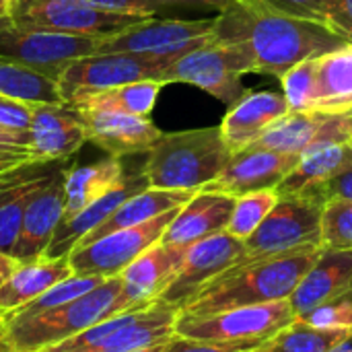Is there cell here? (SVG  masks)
I'll return each instance as SVG.
<instances>
[{
	"instance_id": "6da1fadb",
	"label": "cell",
	"mask_w": 352,
	"mask_h": 352,
	"mask_svg": "<svg viewBox=\"0 0 352 352\" xmlns=\"http://www.w3.org/2000/svg\"><path fill=\"white\" fill-rule=\"evenodd\" d=\"M214 39L243 47L250 72L285 76L297 64L316 60L349 43L324 25L287 16L258 4H233L219 10Z\"/></svg>"
},
{
	"instance_id": "7a4b0ae2",
	"label": "cell",
	"mask_w": 352,
	"mask_h": 352,
	"mask_svg": "<svg viewBox=\"0 0 352 352\" xmlns=\"http://www.w3.org/2000/svg\"><path fill=\"white\" fill-rule=\"evenodd\" d=\"M320 254L322 245L268 258H241L235 266L206 283L179 309V316L200 318L248 305L287 301Z\"/></svg>"
},
{
	"instance_id": "3957f363",
	"label": "cell",
	"mask_w": 352,
	"mask_h": 352,
	"mask_svg": "<svg viewBox=\"0 0 352 352\" xmlns=\"http://www.w3.org/2000/svg\"><path fill=\"white\" fill-rule=\"evenodd\" d=\"M130 309L136 307L124 297L122 276L105 278L97 289L56 309L25 318H0V349L4 352H41Z\"/></svg>"
},
{
	"instance_id": "277c9868",
	"label": "cell",
	"mask_w": 352,
	"mask_h": 352,
	"mask_svg": "<svg viewBox=\"0 0 352 352\" xmlns=\"http://www.w3.org/2000/svg\"><path fill=\"white\" fill-rule=\"evenodd\" d=\"M233 151L225 142L221 128H200L163 134L146 153L140 169L148 188L196 190L214 182L229 165Z\"/></svg>"
},
{
	"instance_id": "5b68a950",
	"label": "cell",
	"mask_w": 352,
	"mask_h": 352,
	"mask_svg": "<svg viewBox=\"0 0 352 352\" xmlns=\"http://www.w3.org/2000/svg\"><path fill=\"white\" fill-rule=\"evenodd\" d=\"M293 322H297V318L287 299L200 318L177 316L175 334L227 351L256 352Z\"/></svg>"
},
{
	"instance_id": "8992f818",
	"label": "cell",
	"mask_w": 352,
	"mask_h": 352,
	"mask_svg": "<svg viewBox=\"0 0 352 352\" xmlns=\"http://www.w3.org/2000/svg\"><path fill=\"white\" fill-rule=\"evenodd\" d=\"M177 58L179 56L130 52L93 54L64 64L56 74V80L64 103H70L87 93H99L140 80H159L165 85V72Z\"/></svg>"
},
{
	"instance_id": "52a82bcc",
	"label": "cell",
	"mask_w": 352,
	"mask_h": 352,
	"mask_svg": "<svg viewBox=\"0 0 352 352\" xmlns=\"http://www.w3.org/2000/svg\"><path fill=\"white\" fill-rule=\"evenodd\" d=\"M250 72V58L241 45L212 39L179 56L165 72V85L186 82L202 89L225 105L237 103L248 89L241 76Z\"/></svg>"
},
{
	"instance_id": "ba28073f",
	"label": "cell",
	"mask_w": 352,
	"mask_h": 352,
	"mask_svg": "<svg viewBox=\"0 0 352 352\" xmlns=\"http://www.w3.org/2000/svg\"><path fill=\"white\" fill-rule=\"evenodd\" d=\"M107 35H78L39 27L0 25V60L25 64L52 76L72 60L93 56Z\"/></svg>"
},
{
	"instance_id": "9c48e42d",
	"label": "cell",
	"mask_w": 352,
	"mask_h": 352,
	"mask_svg": "<svg viewBox=\"0 0 352 352\" xmlns=\"http://www.w3.org/2000/svg\"><path fill=\"white\" fill-rule=\"evenodd\" d=\"M324 204L305 196H278L264 223L245 239V256L268 258L322 245Z\"/></svg>"
},
{
	"instance_id": "30bf717a",
	"label": "cell",
	"mask_w": 352,
	"mask_h": 352,
	"mask_svg": "<svg viewBox=\"0 0 352 352\" xmlns=\"http://www.w3.org/2000/svg\"><path fill=\"white\" fill-rule=\"evenodd\" d=\"M146 19L151 16L105 10L87 0H14L8 23L78 35H113Z\"/></svg>"
},
{
	"instance_id": "8fae6325",
	"label": "cell",
	"mask_w": 352,
	"mask_h": 352,
	"mask_svg": "<svg viewBox=\"0 0 352 352\" xmlns=\"http://www.w3.org/2000/svg\"><path fill=\"white\" fill-rule=\"evenodd\" d=\"M214 35V19H146L130 25L113 35H107L97 54H155V56H184L208 41Z\"/></svg>"
},
{
	"instance_id": "7c38bea8",
	"label": "cell",
	"mask_w": 352,
	"mask_h": 352,
	"mask_svg": "<svg viewBox=\"0 0 352 352\" xmlns=\"http://www.w3.org/2000/svg\"><path fill=\"white\" fill-rule=\"evenodd\" d=\"M179 208L169 210L148 223L113 231L89 245L74 248L70 254V266L74 274L80 276H120L140 254L151 245L159 243L169 223L175 219Z\"/></svg>"
},
{
	"instance_id": "4fadbf2b",
	"label": "cell",
	"mask_w": 352,
	"mask_h": 352,
	"mask_svg": "<svg viewBox=\"0 0 352 352\" xmlns=\"http://www.w3.org/2000/svg\"><path fill=\"white\" fill-rule=\"evenodd\" d=\"M243 256H245V243L235 239L227 231L192 243L186 252L177 276L157 301L182 309L206 283H210L214 276L235 266Z\"/></svg>"
},
{
	"instance_id": "5bb4252c",
	"label": "cell",
	"mask_w": 352,
	"mask_h": 352,
	"mask_svg": "<svg viewBox=\"0 0 352 352\" xmlns=\"http://www.w3.org/2000/svg\"><path fill=\"white\" fill-rule=\"evenodd\" d=\"M70 165L68 159L58 165L47 179L39 186V190L31 196L19 239L12 250V260L16 264H27L43 258L62 217H64V206H66V173Z\"/></svg>"
},
{
	"instance_id": "9a60e30c",
	"label": "cell",
	"mask_w": 352,
	"mask_h": 352,
	"mask_svg": "<svg viewBox=\"0 0 352 352\" xmlns=\"http://www.w3.org/2000/svg\"><path fill=\"white\" fill-rule=\"evenodd\" d=\"M297 159L299 155L248 146L243 151L233 153L223 173L202 190L227 194L231 198H239L260 190H276V186L297 165Z\"/></svg>"
},
{
	"instance_id": "2e32d148",
	"label": "cell",
	"mask_w": 352,
	"mask_h": 352,
	"mask_svg": "<svg viewBox=\"0 0 352 352\" xmlns=\"http://www.w3.org/2000/svg\"><path fill=\"white\" fill-rule=\"evenodd\" d=\"M352 113H320V111H289L276 120L252 146L270 148L287 155H301L322 140H351Z\"/></svg>"
},
{
	"instance_id": "e0dca14e",
	"label": "cell",
	"mask_w": 352,
	"mask_h": 352,
	"mask_svg": "<svg viewBox=\"0 0 352 352\" xmlns=\"http://www.w3.org/2000/svg\"><path fill=\"white\" fill-rule=\"evenodd\" d=\"M85 128L87 142H93L111 157H128L148 153L163 132L148 120L130 116L116 109H78Z\"/></svg>"
},
{
	"instance_id": "ac0fdd59",
	"label": "cell",
	"mask_w": 352,
	"mask_h": 352,
	"mask_svg": "<svg viewBox=\"0 0 352 352\" xmlns=\"http://www.w3.org/2000/svg\"><path fill=\"white\" fill-rule=\"evenodd\" d=\"M29 138L35 161H64L87 142V128L74 105L41 103L33 107Z\"/></svg>"
},
{
	"instance_id": "d6986e66",
	"label": "cell",
	"mask_w": 352,
	"mask_h": 352,
	"mask_svg": "<svg viewBox=\"0 0 352 352\" xmlns=\"http://www.w3.org/2000/svg\"><path fill=\"white\" fill-rule=\"evenodd\" d=\"M188 248L155 243L140 254L120 276L124 297L132 307H144L155 303L163 291L177 276Z\"/></svg>"
},
{
	"instance_id": "ffe728a7",
	"label": "cell",
	"mask_w": 352,
	"mask_h": 352,
	"mask_svg": "<svg viewBox=\"0 0 352 352\" xmlns=\"http://www.w3.org/2000/svg\"><path fill=\"white\" fill-rule=\"evenodd\" d=\"M66 161V159H64ZM64 161H29L0 173V252L12 256L25 208L47 175Z\"/></svg>"
},
{
	"instance_id": "44dd1931",
	"label": "cell",
	"mask_w": 352,
	"mask_h": 352,
	"mask_svg": "<svg viewBox=\"0 0 352 352\" xmlns=\"http://www.w3.org/2000/svg\"><path fill=\"white\" fill-rule=\"evenodd\" d=\"M148 188V182L144 177L142 171L138 173H126L122 177V182L118 186H113L107 194H103L101 198H97L95 202H91L87 208H82L80 212H76L70 219H62L43 258H64L70 256L72 250L93 231L97 229L120 204H124L128 198H132L134 194L142 192Z\"/></svg>"
},
{
	"instance_id": "7402d4cb",
	"label": "cell",
	"mask_w": 352,
	"mask_h": 352,
	"mask_svg": "<svg viewBox=\"0 0 352 352\" xmlns=\"http://www.w3.org/2000/svg\"><path fill=\"white\" fill-rule=\"evenodd\" d=\"M291 111L283 93L248 91L221 122V134L233 153L252 146L276 120Z\"/></svg>"
},
{
	"instance_id": "603a6c76",
	"label": "cell",
	"mask_w": 352,
	"mask_h": 352,
	"mask_svg": "<svg viewBox=\"0 0 352 352\" xmlns=\"http://www.w3.org/2000/svg\"><path fill=\"white\" fill-rule=\"evenodd\" d=\"M352 165L351 140H322L305 148L291 173L276 186L278 196L314 198L318 190Z\"/></svg>"
},
{
	"instance_id": "cb8c5ba5",
	"label": "cell",
	"mask_w": 352,
	"mask_h": 352,
	"mask_svg": "<svg viewBox=\"0 0 352 352\" xmlns=\"http://www.w3.org/2000/svg\"><path fill=\"white\" fill-rule=\"evenodd\" d=\"M233 206L235 198L219 192L200 190L188 204L177 210L175 219L165 229L161 241L169 245L190 248L200 239L223 233L227 231V225L231 221Z\"/></svg>"
},
{
	"instance_id": "d4e9b609",
	"label": "cell",
	"mask_w": 352,
	"mask_h": 352,
	"mask_svg": "<svg viewBox=\"0 0 352 352\" xmlns=\"http://www.w3.org/2000/svg\"><path fill=\"white\" fill-rule=\"evenodd\" d=\"M352 278V250H326L297 285L289 303L297 320H303L320 305L346 291Z\"/></svg>"
},
{
	"instance_id": "484cf974",
	"label": "cell",
	"mask_w": 352,
	"mask_h": 352,
	"mask_svg": "<svg viewBox=\"0 0 352 352\" xmlns=\"http://www.w3.org/2000/svg\"><path fill=\"white\" fill-rule=\"evenodd\" d=\"M177 316V307L155 301L136 309L134 316L111 336L85 352H138L157 344H165L175 334Z\"/></svg>"
},
{
	"instance_id": "4316f807",
	"label": "cell",
	"mask_w": 352,
	"mask_h": 352,
	"mask_svg": "<svg viewBox=\"0 0 352 352\" xmlns=\"http://www.w3.org/2000/svg\"><path fill=\"white\" fill-rule=\"evenodd\" d=\"M196 190H159V188H146L132 198H128L124 204H120L97 229H93L76 248L89 245L113 231L136 227L142 223H148L169 210L182 208L194 198Z\"/></svg>"
},
{
	"instance_id": "83f0119b",
	"label": "cell",
	"mask_w": 352,
	"mask_h": 352,
	"mask_svg": "<svg viewBox=\"0 0 352 352\" xmlns=\"http://www.w3.org/2000/svg\"><path fill=\"white\" fill-rule=\"evenodd\" d=\"M72 274L70 256L39 258L35 262L16 264L14 272L0 287V318L27 305Z\"/></svg>"
},
{
	"instance_id": "f1b7e54d",
	"label": "cell",
	"mask_w": 352,
	"mask_h": 352,
	"mask_svg": "<svg viewBox=\"0 0 352 352\" xmlns=\"http://www.w3.org/2000/svg\"><path fill=\"white\" fill-rule=\"evenodd\" d=\"M314 111L352 113V43L316 58Z\"/></svg>"
},
{
	"instance_id": "f546056e",
	"label": "cell",
	"mask_w": 352,
	"mask_h": 352,
	"mask_svg": "<svg viewBox=\"0 0 352 352\" xmlns=\"http://www.w3.org/2000/svg\"><path fill=\"white\" fill-rule=\"evenodd\" d=\"M124 175L122 159L111 155L89 165L70 167L66 173V206L62 219H70L87 208L91 202L118 186Z\"/></svg>"
},
{
	"instance_id": "4dcf8cb0",
	"label": "cell",
	"mask_w": 352,
	"mask_h": 352,
	"mask_svg": "<svg viewBox=\"0 0 352 352\" xmlns=\"http://www.w3.org/2000/svg\"><path fill=\"white\" fill-rule=\"evenodd\" d=\"M163 82L159 80H140L122 87H113L99 93H87L70 101L78 109H116L138 118H148L155 109L159 91Z\"/></svg>"
},
{
	"instance_id": "1f68e13d",
	"label": "cell",
	"mask_w": 352,
	"mask_h": 352,
	"mask_svg": "<svg viewBox=\"0 0 352 352\" xmlns=\"http://www.w3.org/2000/svg\"><path fill=\"white\" fill-rule=\"evenodd\" d=\"M0 95L31 105L64 103L56 76L25 64L4 60H0Z\"/></svg>"
},
{
	"instance_id": "d6a6232c",
	"label": "cell",
	"mask_w": 352,
	"mask_h": 352,
	"mask_svg": "<svg viewBox=\"0 0 352 352\" xmlns=\"http://www.w3.org/2000/svg\"><path fill=\"white\" fill-rule=\"evenodd\" d=\"M351 334L352 330H320L297 320L256 352H330Z\"/></svg>"
},
{
	"instance_id": "836d02e7",
	"label": "cell",
	"mask_w": 352,
	"mask_h": 352,
	"mask_svg": "<svg viewBox=\"0 0 352 352\" xmlns=\"http://www.w3.org/2000/svg\"><path fill=\"white\" fill-rule=\"evenodd\" d=\"M278 202L276 190H260L245 196L235 198V206L231 212V221L227 225V233L239 241H245L254 235V231L264 223L274 204Z\"/></svg>"
},
{
	"instance_id": "e575fe53",
	"label": "cell",
	"mask_w": 352,
	"mask_h": 352,
	"mask_svg": "<svg viewBox=\"0 0 352 352\" xmlns=\"http://www.w3.org/2000/svg\"><path fill=\"white\" fill-rule=\"evenodd\" d=\"M105 278L101 276H80V274H72L68 276L66 280L54 285L52 289H47L43 295H39L37 299L29 301L27 305L14 309L12 314L4 316V318H10V316H19V318H25V316H37V314H43V311H50V309H56L60 305H66L82 295H87L89 291L97 289Z\"/></svg>"
},
{
	"instance_id": "d590c367",
	"label": "cell",
	"mask_w": 352,
	"mask_h": 352,
	"mask_svg": "<svg viewBox=\"0 0 352 352\" xmlns=\"http://www.w3.org/2000/svg\"><path fill=\"white\" fill-rule=\"evenodd\" d=\"M252 4L324 25L340 35V0H254Z\"/></svg>"
},
{
	"instance_id": "8d00e7d4",
	"label": "cell",
	"mask_w": 352,
	"mask_h": 352,
	"mask_svg": "<svg viewBox=\"0 0 352 352\" xmlns=\"http://www.w3.org/2000/svg\"><path fill=\"white\" fill-rule=\"evenodd\" d=\"M322 248L352 250V202L336 198L324 204Z\"/></svg>"
},
{
	"instance_id": "74e56055",
	"label": "cell",
	"mask_w": 352,
	"mask_h": 352,
	"mask_svg": "<svg viewBox=\"0 0 352 352\" xmlns=\"http://www.w3.org/2000/svg\"><path fill=\"white\" fill-rule=\"evenodd\" d=\"M283 95L291 111H314L316 97V60H307L280 76Z\"/></svg>"
},
{
	"instance_id": "f35d334b",
	"label": "cell",
	"mask_w": 352,
	"mask_h": 352,
	"mask_svg": "<svg viewBox=\"0 0 352 352\" xmlns=\"http://www.w3.org/2000/svg\"><path fill=\"white\" fill-rule=\"evenodd\" d=\"M87 2L105 10L146 14V16H155L161 10L179 8V6H212L219 10L229 8L227 0H87Z\"/></svg>"
},
{
	"instance_id": "ab89813d",
	"label": "cell",
	"mask_w": 352,
	"mask_h": 352,
	"mask_svg": "<svg viewBox=\"0 0 352 352\" xmlns=\"http://www.w3.org/2000/svg\"><path fill=\"white\" fill-rule=\"evenodd\" d=\"M301 322L320 330H352V297L344 291L314 309Z\"/></svg>"
},
{
	"instance_id": "60d3db41",
	"label": "cell",
	"mask_w": 352,
	"mask_h": 352,
	"mask_svg": "<svg viewBox=\"0 0 352 352\" xmlns=\"http://www.w3.org/2000/svg\"><path fill=\"white\" fill-rule=\"evenodd\" d=\"M33 107L35 105L31 103H23V101L0 95V126L8 130L29 132L31 120H33Z\"/></svg>"
},
{
	"instance_id": "b9f144b4",
	"label": "cell",
	"mask_w": 352,
	"mask_h": 352,
	"mask_svg": "<svg viewBox=\"0 0 352 352\" xmlns=\"http://www.w3.org/2000/svg\"><path fill=\"white\" fill-rule=\"evenodd\" d=\"M29 144H31L29 132L8 130V128L0 126V159H10V161H19V163L35 161Z\"/></svg>"
},
{
	"instance_id": "7bdbcfd3",
	"label": "cell",
	"mask_w": 352,
	"mask_h": 352,
	"mask_svg": "<svg viewBox=\"0 0 352 352\" xmlns=\"http://www.w3.org/2000/svg\"><path fill=\"white\" fill-rule=\"evenodd\" d=\"M336 198L352 202V165L344 171H340L336 177H332L328 184H324L316 194V200L322 204H326L328 200H336Z\"/></svg>"
},
{
	"instance_id": "ee69618b",
	"label": "cell",
	"mask_w": 352,
	"mask_h": 352,
	"mask_svg": "<svg viewBox=\"0 0 352 352\" xmlns=\"http://www.w3.org/2000/svg\"><path fill=\"white\" fill-rule=\"evenodd\" d=\"M161 352H243V351H227V349H219V346H212V344H204V342L190 340V338H184V336L173 334V336L163 344V351Z\"/></svg>"
},
{
	"instance_id": "f6af8a7d",
	"label": "cell",
	"mask_w": 352,
	"mask_h": 352,
	"mask_svg": "<svg viewBox=\"0 0 352 352\" xmlns=\"http://www.w3.org/2000/svg\"><path fill=\"white\" fill-rule=\"evenodd\" d=\"M340 35L352 43V0H340Z\"/></svg>"
},
{
	"instance_id": "bcb514c9",
	"label": "cell",
	"mask_w": 352,
	"mask_h": 352,
	"mask_svg": "<svg viewBox=\"0 0 352 352\" xmlns=\"http://www.w3.org/2000/svg\"><path fill=\"white\" fill-rule=\"evenodd\" d=\"M14 268H16V262L10 258V256H6V254H2L0 252V287H2V283L14 272Z\"/></svg>"
},
{
	"instance_id": "7dc6e473",
	"label": "cell",
	"mask_w": 352,
	"mask_h": 352,
	"mask_svg": "<svg viewBox=\"0 0 352 352\" xmlns=\"http://www.w3.org/2000/svg\"><path fill=\"white\" fill-rule=\"evenodd\" d=\"M12 6H14V0H0V23L10 21Z\"/></svg>"
},
{
	"instance_id": "c3c4849f",
	"label": "cell",
	"mask_w": 352,
	"mask_h": 352,
	"mask_svg": "<svg viewBox=\"0 0 352 352\" xmlns=\"http://www.w3.org/2000/svg\"><path fill=\"white\" fill-rule=\"evenodd\" d=\"M19 165H23V163L10 161V159H0V173H4V171H8V169H12V167H19Z\"/></svg>"
},
{
	"instance_id": "681fc988",
	"label": "cell",
	"mask_w": 352,
	"mask_h": 352,
	"mask_svg": "<svg viewBox=\"0 0 352 352\" xmlns=\"http://www.w3.org/2000/svg\"><path fill=\"white\" fill-rule=\"evenodd\" d=\"M229 2V6H233V4H252L254 0H227Z\"/></svg>"
},
{
	"instance_id": "f907efd6",
	"label": "cell",
	"mask_w": 352,
	"mask_h": 352,
	"mask_svg": "<svg viewBox=\"0 0 352 352\" xmlns=\"http://www.w3.org/2000/svg\"><path fill=\"white\" fill-rule=\"evenodd\" d=\"M163 351V344H157V346H151V349H144V351H138V352H161Z\"/></svg>"
},
{
	"instance_id": "816d5d0a",
	"label": "cell",
	"mask_w": 352,
	"mask_h": 352,
	"mask_svg": "<svg viewBox=\"0 0 352 352\" xmlns=\"http://www.w3.org/2000/svg\"><path fill=\"white\" fill-rule=\"evenodd\" d=\"M346 293L352 297V278H351V283H349V287H346Z\"/></svg>"
},
{
	"instance_id": "f5cc1de1",
	"label": "cell",
	"mask_w": 352,
	"mask_h": 352,
	"mask_svg": "<svg viewBox=\"0 0 352 352\" xmlns=\"http://www.w3.org/2000/svg\"><path fill=\"white\" fill-rule=\"evenodd\" d=\"M0 352H4V351H2V349H0Z\"/></svg>"
},
{
	"instance_id": "db71d44e",
	"label": "cell",
	"mask_w": 352,
	"mask_h": 352,
	"mask_svg": "<svg viewBox=\"0 0 352 352\" xmlns=\"http://www.w3.org/2000/svg\"><path fill=\"white\" fill-rule=\"evenodd\" d=\"M351 142H352V138H351Z\"/></svg>"
}]
</instances>
